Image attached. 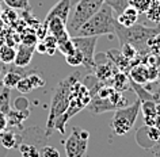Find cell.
<instances>
[{
  "label": "cell",
  "instance_id": "obj_1",
  "mask_svg": "<svg viewBox=\"0 0 160 157\" xmlns=\"http://www.w3.org/2000/svg\"><path fill=\"white\" fill-rule=\"evenodd\" d=\"M80 80V73L75 72L71 76H68L67 79L61 80L58 83L57 88L54 90L53 98H52V103H50V110H49V115H48V120H46V131L45 135L49 137L52 129H54L56 122L65 114V111L68 110L69 106V100H71V91L72 87L76 81Z\"/></svg>",
  "mask_w": 160,
  "mask_h": 157
},
{
  "label": "cell",
  "instance_id": "obj_2",
  "mask_svg": "<svg viewBox=\"0 0 160 157\" xmlns=\"http://www.w3.org/2000/svg\"><path fill=\"white\" fill-rule=\"evenodd\" d=\"M160 33V23L156 27H147L142 25L134 23L130 27H123L121 25H115V35L121 45L123 43H130L136 47L138 54H148L149 47L148 43L156 34Z\"/></svg>",
  "mask_w": 160,
  "mask_h": 157
},
{
  "label": "cell",
  "instance_id": "obj_3",
  "mask_svg": "<svg viewBox=\"0 0 160 157\" xmlns=\"http://www.w3.org/2000/svg\"><path fill=\"white\" fill-rule=\"evenodd\" d=\"M117 19L114 18V11L110 6L103 3L99 11L90 21L79 29L75 37H101V35H113L115 33Z\"/></svg>",
  "mask_w": 160,
  "mask_h": 157
},
{
  "label": "cell",
  "instance_id": "obj_4",
  "mask_svg": "<svg viewBox=\"0 0 160 157\" xmlns=\"http://www.w3.org/2000/svg\"><path fill=\"white\" fill-rule=\"evenodd\" d=\"M103 3V0H79L72 6L69 18L67 21V30L71 37H75L80 27L98 12Z\"/></svg>",
  "mask_w": 160,
  "mask_h": 157
},
{
  "label": "cell",
  "instance_id": "obj_5",
  "mask_svg": "<svg viewBox=\"0 0 160 157\" xmlns=\"http://www.w3.org/2000/svg\"><path fill=\"white\" fill-rule=\"evenodd\" d=\"M141 110V102L137 99L133 104L117 108L111 119V130L115 135H125L134 126V122Z\"/></svg>",
  "mask_w": 160,
  "mask_h": 157
},
{
  "label": "cell",
  "instance_id": "obj_6",
  "mask_svg": "<svg viewBox=\"0 0 160 157\" xmlns=\"http://www.w3.org/2000/svg\"><path fill=\"white\" fill-rule=\"evenodd\" d=\"M99 37H72L75 47L84 57V66L92 69L95 66V46Z\"/></svg>",
  "mask_w": 160,
  "mask_h": 157
},
{
  "label": "cell",
  "instance_id": "obj_7",
  "mask_svg": "<svg viewBox=\"0 0 160 157\" xmlns=\"http://www.w3.org/2000/svg\"><path fill=\"white\" fill-rule=\"evenodd\" d=\"M64 148L67 157H84L88 148V140L83 138L80 135V129L75 126L72 129V134L64 142Z\"/></svg>",
  "mask_w": 160,
  "mask_h": 157
},
{
  "label": "cell",
  "instance_id": "obj_8",
  "mask_svg": "<svg viewBox=\"0 0 160 157\" xmlns=\"http://www.w3.org/2000/svg\"><path fill=\"white\" fill-rule=\"evenodd\" d=\"M42 25L46 27L48 34L56 37L57 42L62 41V39H67V38H71V35H69V33H68V30H67V22H64L62 19L52 18L48 22H43Z\"/></svg>",
  "mask_w": 160,
  "mask_h": 157
},
{
  "label": "cell",
  "instance_id": "obj_9",
  "mask_svg": "<svg viewBox=\"0 0 160 157\" xmlns=\"http://www.w3.org/2000/svg\"><path fill=\"white\" fill-rule=\"evenodd\" d=\"M71 10H72L71 0H60V2H57L52 7L49 12H48L45 22H48L52 18H60V19H62L64 22H67L68 18H69Z\"/></svg>",
  "mask_w": 160,
  "mask_h": 157
},
{
  "label": "cell",
  "instance_id": "obj_10",
  "mask_svg": "<svg viewBox=\"0 0 160 157\" xmlns=\"http://www.w3.org/2000/svg\"><path fill=\"white\" fill-rule=\"evenodd\" d=\"M35 50V45H25L21 43L17 50V57H15V65L18 68H26L31 62L33 53Z\"/></svg>",
  "mask_w": 160,
  "mask_h": 157
},
{
  "label": "cell",
  "instance_id": "obj_11",
  "mask_svg": "<svg viewBox=\"0 0 160 157\" xmlns=\"http://www.w3.org/2000/svg\"><path fill=\"white\" fill-rule=\"evenodd\" d=\"M0 144L6 149H17L22 144V135L12 130H6L0 133Z\"/></svg>",
  "mask_w": 160,
  "mask_h": 157
},
{
  "label": "cell",
  "instance_id": "obj_12",
  "mask_svg": "<svg viewBox=\"0 0 160 157\" xmlns=\"http://www.w3.org/2000/svg\"><path fill=\"white\" fill-rule=\"evenodd\" d=\"M138 11L133 8L132 6H128L125 10L122 11L119 15H117V23L121 25L123 27H130L133 26L134 23H137V19H138Z\"/></svg>",
  "mask_w": 160,
  "mask_h": 157
},
{
  "label": "cell",
  "instance_id": "obj_13",
  "mask_svg": "<svg viewBox=\"0 0 160 157\" xmlns=\"http://www.w3.org/2000/svg\"><path fill=\"white\" fill-rule=\"evenodd\" d=\"M23 76H26L25 72H23V69L8 71L4 76H3V87H7V88H10V90L17 88L18 83L22 80Z\"/></svg>",
  "mask_w": 160,
  "mask_h": 157
},
{
  "label": "cell",
  "instance_id": "obj_14",
  "mask_svg": "<svg viewBox=\"0 0 160 157\" xmlns=\"http://www.w3.org/2000/svg\"><path fill=\"white\" fill-rule=\"evenodd\" d=\"M30 115V110H10L7 114V120H8V126H18Z\"/></svg>",
  "mask_w": 160,
  "mask_h": 157
},
{
  "label": "cell",
  "instance_id": "obj_15",
  "mask_svg": "<svg viewBox=\"0 0 160 157\" xmlns=\"http://www.w3.org/2000/svg\"><path fill=\"white\" fill-rule=\"evenodd\" d=\"M130 80L138 83V84H144L145 81H148V68L142 64H140L137 66H133L129 72Z\"/></svg>",
  "mask_w": 160,
  "mask_h": 157
},
{
  "label": "cell",
  "instance_id": "obj_16",
  "mask_svg": "<svg viewBox=\"0 0 160 157\" xmlns=\"http://www.w3.org/2000/svg\"><path fill=\"white\" fill-rule=\"evenodd\" d=\"M17 57V50L14 49L12 45L4 43V45L0 46V61L3 64H12Z\"/></svg>",
  "mask_w": 160,
  "mask_h": 157
},
{
  "label": "cell",
  "instance_id": "obj_17",
  "mask_svg": "<svg viewBox=\"0 0 160 157\" xmlns=\"http://www.w3.org/2000/svg\"><path fill=\"white\" fill-rule=\"evenodd\" d=\"M10 98H11V90L10 88L4 87L0 92V112L3 114H8L11 110V103H10Z\"/></svg>",
  "mask_w": 160,
  "mask_h": 157
},
{
  "label": "cell",
  "instance_id": "obj_18",
  "mask_svg": "<svg viewBox=\"0 0 160 157\" xmlns=\"http://www.w3.org/2000/svg\"><path fill=\"white\" fill-rule=\"evenodd\" d=\"M65 61H67L68 65L75 66V68H78L80 65H84V57H83V54L80 53L78 49H75L71 54L65 56Z\"/></svg>",
  "mask_w": 160,
  "mask_h": 157
},
{
  "label": "cell",
  "instance_id": "obj_19",
  "mask_svg": "<svg viewBox=\"0 0 160 157\" xmlns=\"http://www.w3.org/2000/svg\"><path fill=\"white\" fill-rule=\"evenodd\" d=\"M153 0H128V4L138 11V14H145L152 6Z\"/></svg>",
  "mask_w": 160,
  "mask_h": 157
},
{
  "label": "cell",
  "instance_id": "obj_20",
  "mask_svg": "<svg viewBox=\"0 0 160 157\" xmlns=\"http://www.w3.org/2000/svg\"><path fill=\"white\" fill-rule=\"evenodd\" d=\"M18 149H19V153H21L22 157H39V150L34 145L21 144Z\"/></svg>",
  "mask_w": 160,
  "mask_h": 157
},
{
  "label": "cell",
  "instance_id": "obj_21",
  "mask_svg": "<svg viewBox=\"0 0 160 157\" xmlns=\"http://www.w3.org/2000/svg\"><path fill=\"white\" fill-rule=\"evenodd\" d=\"M57 49L61 52L64 56H68L73 52L76 47L73 45V41H72V37L71 38H67V39H62V41H58L57 42Z\"/></svg>",
  "mask_w": 160,
  "mask_h": 157
},
{
  "label": "cell",
  "instance_id": "obj_22",
  "mask_svg": "<svg viewBox=\"0 0 160 157\" xmlns=\"http://www.w3.org/2000/svg\"><path fill=\"white\" fill-rule=\"evenodd\" d=\"M145 15L151 22L158 23V25L160 23V6L155 2V0H153V3H152V6L149 7V10L145 12Z\"/></svg>",
  "mask_w": 160,
  "mask_h": 157
},
{
  "label": "cell",
  "instance_id": "obj_23",
  "mask_svg": "<svg viewBox=\"0 0 160 157\" xmlns=\"http://www.w3.org/2000/svg\"><path fill=\"white\" fill-rule=\"evenodd\" d=\"M103 2L113 8L115 15H119L128 6H129L128 4V0H103Z\"/></svg>",
  "mask_w": 160,
  "mask_h": 157
},
{
  "label": "cell",
  "instance_id": "obj_24",
  "mask_svg": "<svg viewBox=\"0 0 160 157\" xmlns=\"http://www.w3.org/2000/svg\"><path fill=\"white\" fill-rule=\"evenodd\" d=\"M3 2L11 10H27L30 6V0H3Z\"/></svg>",
  "mask_w": 160,
  "mask_h": 157
},
{
  "label": "cell",
  "instance_id": "obj_25",
  "mask_svg": "<svg viewBox=\"0 0 160 157\" xmlns=\"http://www.w3.org/2000/svg\"><path fill=\"white\" fill-rule=\"evenodd\" d=\"M26 77L29 79V81L31 84V87H33V90H37V88L45 86V79H43L38 72H31V73L26 75Z\"/></svg>",
  "mask_w": 160,
  "mask_h": 157
},
{
  "label": "cell",
  "instance_id": "obj_26",
  "mask_svg": "<svg viewBox=\"0 0 160 157\" xmlns=\"http://www.w3.org/2000/svg\"><path fill=\"white\" fill-rule=\"evenodd\" d=\"M42 41L46 46V54L53 56L54 52L57 50V39H56V37H53V35H50V34H46Z\"/></svg>",
  "mask_w": 160,
  "mask_h": 157
},
{
  "label": "cell",
  "instance_id": "obj_27",
  "mask_svg": "<svg viewBox=\"0 0 160 157\" xmlns=\"http://www.w3.org/2000/svg\"><path fill=\"white\" fill-rule=\"evenodd\" d=\"M121 53L122 56L125 57L128 61H133L134 58H137V50H136L134 46H132L130 43H123V45H121Z\"/></svg>",
  "mask_w": 160,
  "mask_h": 157
},
{
  "label": "cell",
  "instance_id": "obj_28",
  "mask_svg": "<svg viewBox=\"0 0 160 157\" xmlns=\"http://www.w3.org/2000/svg\"><path fill=\"white\" fill-rule=\"evenodd\" d=\"M128 84H129V81H128V77L123 73H118L114 77V88H115V91L117 90H118V92L123 91L126 88Z\"/></svg>",
  "mask_w": 160,
  "mask_h": 157
},
{
  "label": "cell",
  "instance_id": "obj_29",
  "mask_svg": "<svg viewBox=\"0 0 160 157\" xmlns=\"http://www.w3.org/2000/svg\"><path fill=\"white\" fill-rule=\"evenodd\" d=\"M17 88H18V91L21 92V94H29V92L34 91L33 87H31V84H30V81H29V79H27L26 76H23L22 77V80L18 83Z\"/></svg>",
  "mask_w": 160,
  "mask_h": 157
},
{
  "label": "cell",
  "instance_id": "obj_30",
  "mask_svg": "<svg viewBox=\"0 0 160 157\" xmlns=\"http://www.w3.org/2000/svg\"><path fill=\"white\" fill-rule=\"evenodd\" d=\"M39 157H60V152L54 146L46 145V146H43L41 149V152H39Z\"/></svg>",
  "mask_w": 160,
  "mask_h": 157
},
{
  "label": "cell",
  "instance_id": "obj_31",
  "mask_svg": "<svg viewBox=\"0 0 160 157\" xmlns=\"http://www.w3.org/2000/svg\"><path fill=\"white\" fill-rule=\"evenodd\" d=\"M15 107H17V110H30L29 108V102L25 99V98H18L15 100Z\"/></svg>",
  "mask_w": 160,
  "mask_h": 157
},
{
  "label": "cell",
  "instance_id": "obj_32",
  "mask_svg": "<svg viewBox=\"0 0 160 157\" xmlns=\"http://www.w3.org/2000/svg\"><path fill=\"white\" fill-rule=\"evenodd\" d=\"M7 126H8V120H7V115L0 112V133L4 131Z\"/></svg>",
  "mask_w": 160,
  "mask_h": 157
},
{
  "label": "cell",
  "instance_id": "obj_33",
  "mask_svg": "<svg viewBox=\"0 0 160 157\" xmlns=\"http://www.w3.org/2000/svg\"><path fill=\"white\" fill-rule=\"evenodd\" d=\"M35 50L38 52V53H42V54H46V46L45 43H43V41L41 39V41H37V43H35Z\"/></svg>",
  "mask_w": 160,
  "mask_h": 157
},
{
  "label": "cell",
  "instance_id": "obj_34",
  "mask_svg": "<svg viewBox=\"0 0 160 157\" xmlns=\"http://www.w3.org/2000/svg\"><path fill=\"white\" fill-rule=\"evenodd\" d=\"M4 25H6V22H4V19H3L2 17H0V31H2L3 29H4Z\"/></svg>",
  "mask_w": 160,
  "mask_h": 157
},
{
  "label": "cell",
  "instance_id": "obj_35",
  "mask_svg": "<svg viewBox=\"0 0 160 157\" xmlns=\"http://www.w3.org/2000/svg\"><path fill=\"white\" fill-rule=\"evenodd\" d=\"M2 45H4V38L0 35V46H2Z\"/></svg>",
  "mask_w": 160,
  "mask_h": 157
},
{
  "label": "cell",
  "instance_id": "obj_36",
  "mask_svg": "<svg viewBox=\"0 0 160 157\" xmlns=\"http://www.w3.org/2000/svg\"><path fill=\"white\" fill-rule=\"evenodd\" d=\"M78 2H79V0H71V4L73 6V4H76V3H78Z\"/></svg>",
  "mask_w": 160,
  "mask_h": 157
},
{
  "label": "cell",
  "instance_id": "obj_37",
  "mask_svg": "<svg viewBox=\"0 0 160 157\" xmlns=\"http://www.w3.org/2000/svg\"><path fill=\"white\" fill-rule=\"evenodd\" d=\"M158 69H159V80H160V61H159V65H158Z\"/></svg>",
  "mask_w": 160,
  "mask_h": 157
},
{
  "label": "cell",
  "instance_id": "obj_38",
  "mask_svg": "<svg viewBox=\"0 0 160 157\" xmlns=\"http://www.w3.org/2000/svg\"><path fill=\"white\" fill-rule=\"evenodd\" d=\"M2 69H3V65H2V64H0V73H2Z\"/></svg>",
  "mask_w": 160,
  "mask_h": 157
},
{
  "label": "cell",
  "instance_id": "obj_39",
  "mask_svg": "<svg viewBox=\"0 0 160 157\" xmlns=\"http://www.w3.org/2000/svg\"><path fill=\"white\" fill-rule=\"evenodd\" d=\"M155 2H156V3H158V4H159V6H160V0H155Z\"/></svg>",
  "mask_w": 160,
  "mask_h": 157
},
{
  "label": "cell",
  "instance_id": "obj_40",
  "mask_svg": "<svg viewBox=\"0 0 160 157\" xmlns=\"http://www.w3.org/2000/svg\"><path fill=\"white\" fill-rule=\"evenodd\" d=\"M0 15H2V7H0Z\"/></svg>",
  "mask_w": 160,
  "mask_h": 157
}]
</instances>
